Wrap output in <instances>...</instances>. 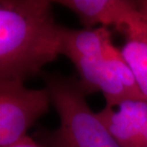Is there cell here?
Listing matches in <instances>:
<instances>
[{
  "instance_id": "obj_1",
  "label": "cell",
  "mask_w": 147,
  "mask_h": 147,
  "mask_svg": "<svg viewBox=\"0 0 147 147\" xmlns=\"http://www.w3.org/2000/svg\"><path fill=\"white\" fill-rule=\"evenodd\" d=\"M49 0L0 1V80L36 76L60 55L62 26Z\"/></svg>"
},
{
  "instance_id": "obj_2",
  "label": "cell",
  "mask_w": 147,
  "mask_h": 147,
  "mask_svg": "<svg viewBox=\"0 0 147 147\" xmlns=\"http://www.w3.org/2000/svg\"><path fill=\"white\" fill-rule=\"evenodd\" d=\"M52 105L60 119L49 135L50 147H120L85 100L78 81L58 74L43 75Z\"/></svg>"
},
{
  "instance_id": "obj_3",
  "label": "cell",
  "mask_w": 147,
  "mask_h": 147,
  "mask_svg": "<svg viewBox=\"0 0 147 147\" xmlns=\"http://www.w3.org/2000/svg\"><path fill=\"white\" fill-rule=\"evenodd\" d=\"M107 27L93 30H73L61 28L60 55L74 63L80 79L78 83L86 96L100 92L107 106H119L123 101L132 99L119 78L103 57V40Z\"/></svg>"
},
{
  "instance_id": "obj_4",
  "label": "cell",
  "mask_w": 147,
  "mask_h": 147,
  "mask_svg": "<svg viewBox=\"0 0 147 147\" xmlns=\"http://www.w3.org/2000/svg\"><path fill=\"white\" fill-rule=\"evenodd\" d=\"M52 105L46 88L29 89L18 80H0V147L27 136L28 129Z\"/></svg>"
},
{
  "instance_id": "obj_5",
  "label": "cell",
  "mask_w": 147,
  "mask_h": 147,
  "mask_svg": "<svg viewBox=\"0 0 147 147\" xmlns=\"http://www.w3.org/2000/svg\"><path fill=\"white\" fill-rule=\"evenodd\" d=\"M98 116L120 147H147V100H125L117 110L105 105Z\"/></svg>"
},
{
  "instance_id": "obj_6",
  "label": "cell",
  "mask_w": 147,
  "mask_h": 147,
  "mask_svg": "<svg viewBox=\"0 0 147 147\" xmlns=\"http://www.w3.org/2000/svg\"><path fill=\"white\" fill-rule=\"evenodd\" d=\"M76 14L87 30L98 24L113 25L120 31L132 19L142 16L137 2L126 0H58L55 1Z\"/></svg>"
},
{
  "instance_id": "obj_7",
  "label": "cell",
  "mask_w": 147,
  "mask_h": 147,
  "mask_svg": "<svg viewBox=\"0 0 147 147\" xmlns=\"http://www.w3.org/2000/svg\"><path fill=\"white\" fill-rule=\"evenodd\" d=\"M119 32L126 36L121 53L147 99V19L142 14L129 21Z\"/></svg>"
},
{
  "instance_id": "obj_8",
  "label": "cell",
  "mask_w": 147,
  "mask_h": 147,
  "mask_svg": "<svg viewBox=\"0 0 147 147\" xmlns=\"http://www.w3.org/2000/svg\"><path fill=\"white\" fill-rule=\"evenodd\" d=\"M103 57L110 69L116 74L124 88L127 90L132 99L147 100L142 93L140 92L134 73L123 57L121 50L117 49L112 42L109 30L105 34L103 40Z\"/></svg>"
},
{
  "instance_id": "obj_9",
  "label": "cell",
  "mask_w": 147,
  "mask_h": 147,
  "mask_svg": "<svg viewBox=\"0 0 147 147\" xmlns=\"http://www.w3.org/2000/svg\"><path fill=\"white\" fill-rule=\"evenodd\" d=\"M9 147H42V146L38 145L37 143L34 142V140H32L29 136H26L23 138V139L20 140L18 142L14 143V144Z\"/></svg>"
},
{
  "instance_id": "obj_10",
  "label": "cell",
  "mask_w": 147,
  "mask_h": 147,
  "mask_svg": "<svg viewBox=\"0 0 147 147\" xmlns=\"http://www.w3.org/2000/svg\"><path fill=\"white\" fill-rule=\"evenodd\" d=\"M137 5L140 11V13L142 14V16L147 19V0L137 2Z\"/></svg>"
}]
</instances>
